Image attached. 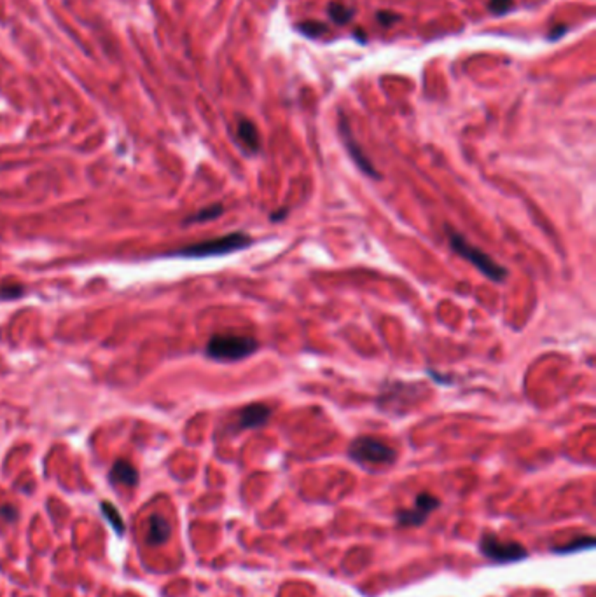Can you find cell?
Listing matches in <instances>:
<instances>
[{
    "mask_svg": "<svg viewBox=\"0 0 596 597\" xmlns=\"http://www.w3.org/2000/svg\"><path fill=\"white\" fill-rule=\"evenodd\" d=\"M252 245V238L245 232H231V235L220 236V238L206 239L202 243L186 246L177 250L175 254L182 257H217V255H228L233 252L247 248Z\"/></svg>",
    "mask_w": 596,
    "mask_h": 597,
    "instance_id": "4",
    "label": "cell"
},
{
    "mask_svg": "<svg viewBox=\"0 0 596 597\" xmlns=\"http://www.w3.org/2000/svg\"><path fill=\"white\" fill-rule=\"evenodd\" d=\"M271 414H273V411L266 404L245 405V407H242L236 412L235 431L252 430V428L262 426V424H266L270 421Z\"/></svg>",
    "mask_w": 596,
    "mask_h": 597,
    "instance_id": "8",
    "label": "cell"
},
{
    "mask_svg": "<svg viewBox=\"0 0 596 597\" xmlns=\"http://www.w3.org/2000/svg\"><path fill=\"white\" fill-rule=\"evenodd\" d=\"M595 545V538L593 536H581L572 540L570 543H565L563 547L553 548L556 554H572L577 552V550H584V548H591Z\"/></svg>",
    "mask_w": 596,
    "mask_h": 597,
    "instance_id": "15",
    "label": "cell"
},
{
    "mask_svg": "<svg viewBox=\"0 0 596 597\" xmlns=\"http://www.w3.org/2000/svg\"><path fill=\"white\" fill-rule=\"evenodd\" d=\"M171 528L170 522L160 514L151 515L149 519V530H147V543L149 545H163L170 538Z\"/></svg>",
    "mask_w": 596,
    "mask_h": 597,
    "instance_id": "9",
    "label": "cell"
},
{
    "mask_svg": "<svg viewBox=\"0 0 596 597\" xmlns=\"http://www.w3.org/2000/svg\"><path fill=\"white\" fill-rule=\"evenodd\" d=\"M346 454L359 465H392L397 459V451L394 447L369 435L353 439Z\"/></svg>",
    "mask_w": 596,
    "mask_h": 597,
    "instance_id": "3",
    "label": "cell"
},
{
    "mask_svg": "<svg viewBox=\"0 0 596 597\" xmlns=\"http://www.w3.org/2000/svg\"><path fill=\"white\" fill-rule=\"evenodd\" d=\"M224 213V206L222 204H212V206H206V208L200 210L198 213L191 215L186 220V224H202V222H210V220L219 219L220 215Z\"/></svg>",
    "mask_w": 596,
    "mask_h": 597,
    "instance_id": "14",
    "label": "cell"
},
{
    "mask_svg": "<svg viewBox=\"0 0 596 597\" xmlns=\"http://www.w3.org/2000/svg\"><path fill=\"white\" fill-rule=\"evenodd\" d=\"M513 4V0H491L490 11L493 12V14H505L507 11H511Z\"/></svg>",
    "mask_w": 596,
    "mask_h": 597,
    "instance_id": "18",
    "label": "cell"
},
{
    "mask_svg": "<svg viewBox=\"0 0 596 597\" xmlns=\"http://www.w3.org/2000/svg\"><path fill=\"white\" fill-rule=\"evenodd\" d=\"M0 517H4L8 522L16 521V510L12 507H2L0 508Z\"/></svg>",
    "mask_w": 596,
    "mask_h": 597,
    "instance_id": "20",
    "label": "cell"
},
{
    "mask_svg": "<svg viewBox=\"0 0 596 597\" xmlns=\"http://www.w3.org/2000/svg\"><path fill=\"white\" fill-rule=\"evenodd\" d=\"M479 552L491 563H518L528 557V550L516 541H500L493 533L482 534L479 540Z\"/></svg>",
    "mask_w": 596,
    "mask_h": 597,
    "instance_id": "5",
    "label": "cell"
},
{
    "mask_svg": "<svg viewBox=\"0 0 596 597\" xmlns=\"http://www.w3.org/2000/svg\"><path fill=\"white\" fill-rule=\"evenodd\" d=\"M327 11H329L330 19H332L336 25H345V23H350L353 19V16H355V11H353L352 8H348V6L341 4V2H330Z\"/></svg>",
    "mask_w": 596,
    "mask_h": 597,
    "instance_id": "13",
    "label": "cell"
},
{
    "mask_svg": "<svg viewBox=\"0 0 596 597\" xmlns=\"http://www.w3.org/2000/svg\"><path fill=\"white\" fill-rule=\"evenodd\" d=\"M299 30L303 32V34H306L308 37H319V35L326 34L327 27L326 25H322V23L306 21L303 23V25H299Z\"/></svg>",
    "mask_w": 596,
    "mask_h": 597,
    "instance_id": "16",
    "label": "cell"
},
{
    "mask_svg": "<svg viewBox=\"0 0 596 597\" xmlns=\"http://www.w3.org/2000/svg\"><path fill=\"white\" fill-rule=\"evenodd\" d=\"M378 21H380L383 27H390L392 23L399 21V16L392 14L390 11H380L378 12Z\"/></svg>",
    "mask_w": 596,
    "mask_h": 597,
    "instance_id": "19",
    "label": "cell"
},
{
    "mask_svg": "<svg viewBox=\"0 0 596 597\" xmlns=\"http://www.w3.org/2000/svg\"><path fill=\"white\" fill-rule=\"evenodd\" d=\"M23 288L19 285H6L4 288H0V298L11 301V298H18L19 295H23Z\"/></svg>",
    "mask_w": 596,
    "mask_h": 597,
    "instance_id": "17",
    "label": "cell"
},
{
    "mask_svg": "<svg viewBox=\"0 0 596 597\" xmlns=\"http://www.w3.org/2000/svg\"><path fill=\"white\" fill-rule=\"evenodd\" d=\"M110 480L116 482V484L123 486H137L138 482V472L135 470V466L131 463L125 462V459H119L114 463L112 470H110Z\"/></svg>",
    "mask_w": 596,
    "mask_h": 597,
    "instance_id": "11",
    "label": "cell"
},
{
    "mask_svg": "<svg viewBox=\"0 0 596 597\" xmlns=\"http://www.w3.org/2000/svg\"><path fill=\"white\" fill-rule=\"evenodd\" d=\"M440 507V499L430 492H420L414 499L413 508H403L395 514V519L403 528H413V525H422L427 521L429 514Z\"/></svg>",
    "mask_w": 596,
    "mask_h": 597,
    "instance_id": "6",
    "label": "cell"
},
{
    "mask_svg": "<svg viewBox=\"0 0 596 597\" xmlns=\"http://www.w3.org/2000/svg\"><path fill=\"white\" fill-rule=\"evenodd\" d=\"M285 213H289V210L281 208L280 212H273V215H271V220H281L285 217Z\"/></svg>",
    "mask_w": 596,
    "mask_h": 597,
    "instance_id": "21",
    "label": "cell"
},
{
    "mask_svg": "<svg viewBox=\"0 0 596 597\" xmlns=\"http://www.w3.org/2000/svg\"><path fill=\"white\" fill-rule=\"evenodd\" d=\"M448 241H449V246L455 250L460 257H463L465 261L471 262L474 268H478L479 271H481L487 278H490L491 281L502 283V281L507 280L509 271H507L504 265L498 264L497 261H493L487 252H482L481 248H478V246L472 245L471 241H467V239L463 238L460 232H456L455 229H448Z\"/></svg>",
    "mask_w": 596,
    "mask_h": 597,
    "instance_id": "1",
    "label": "cell"
},
{
    "mask_svg": "<svg viewBox=\"0 0 596 597\" xmlns=\"http://www.w3.org/2000/svg\"><path fill=\"white\" fill-rule=\"evenodd\" d=\"M259 343L254 337L238 334H217L206 344V355L217 362H238L254 355Z\"/></svg>",
    "mask_w": 596,
    "mask_h": 597,
    "instance_id": "2",
    "label": "cell"
},
{
    "mask_svg": "<svg viewBox=\"0 0 596 597\" xmlns=\"http://www.w3.org/2000/svg\"><path fill=\"white\" fill-rule=\"evenodd\" d=\"M238 138L248 152H259L261 149V136H259L257 128L248 119H240L238 122Z\"/></svg>",
    "mask_w": 596,
    "mask_h": 597,
    "instance_id": "10",
    "label": "cell"
},
{
    "mask_svg": "<svg viewBox=\"0 0 596 597\" xmlns=\"http://www.w3.org/2000/svg\"><path fill=\"white\" fill-rule=\"evenodd\" d=\"M100 510H102L103 517L109 521V524L112 525V530H114L116 533L119 534V536H123V534H125L126 525H125V521H123V517H121V514H119L118 508H116L112 503L102 501V505H100Z\"/></svg>",
    "mask_w": 596,
    "mask_h": 597,
    "instance_id": "12",
    "label": "cell"
},
{
    "mask_svg": "<svg viewBox=\"0 0 596 597\" xmlns=\"http://www.w3.org/2000/svg\"><path fill=\"white\" fill-rule=\"evenodd\" d=\"M339 133H341V138H343V144H345V149L348 151L350 158L353 159V163L357 164L359 170L362 171V173H365L368 177L371 178H380V173H378V170L374 168V164L369 161L368 155L364 154V151H362L361 145L355 142V138H353L352 135V129H350L348 121H346V118H343V116H339Z\"/></svg>",
    "mask_w": 596,
    "mask_h": 597,
    "instance_id": "7",
    "label": "cell"
}]
</instances>
